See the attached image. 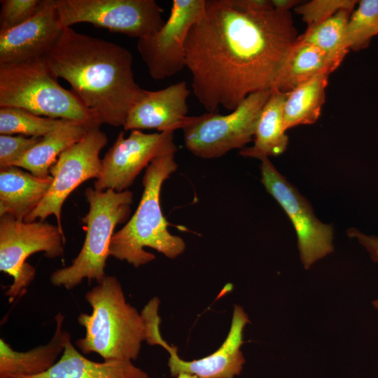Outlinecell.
I'll return each mask as SVG.
<instances>
[{
  "label": "cell",
  "mask_w": 378,
  "mask_h": 378,
  "mask_svg": "<svg viewBox=\"0 0 378 378\" xmlns=\"http://www.w3.org/2000/svg\"><path fill=\"white\" fill-rule=\"evenodd\" d=\"M85 196L89 210L81 219L85 225V238L78 255L70 265L57 269L50 276L55 286L71 290L84 279L99 283L106 276L109 245L117 225L126 222L130 215L133 193L129 190H98L88 187Z\"/></svg>",
  "instance_id": "8992f818"
},
{
  "label": "cell",
  "mask_w": 378,
  "mask_h": 378,
  "mask_svg": "<svg viewBox=\"0 0 378 378\" xmlns=\"http://www.w3.org/2000/svg\"><path fill=\"white\" fill-rule=\"evenodd\" d=\"M63 30L56 0H43L30 18L17 27L0 31V64L45 57L56 46Z\"/></svg>",
  "instance_id": "9a60e30c"
},
{
  "label": "cell",
  "mask_w": 378,
  "mask_h": 378,
  "mask_svg": "<svg viewBox=\"0 0 378 378\" xmlns=\"http://www.w3.org/2000/svg\"><path fill=\"white\" fill-rule=\"evenodd\" d=\"M348 234L350 237L357 238L370 253L372 259L374 262H378V237L364 234L355 228L349 229ZM373 304L376 308H378V299L373 302Z\"/></svg>",
  "instance_id": "f546056e"
},
{
  "label": "cell",
  "mask_w": 378,
  "mask_h": 378,
  "mask_svg": "<svg viewBox=\"0 0 378 378\" xmlns=\"http://www.w3.org/2000/svg\"><path fill=\"white\" fill-rule=\"evenodd\" d=\"M65 237L58 226L44 220L25 222L9 215L0 216V270L13 279L6 291L13 301L34 280L36 269L26 262L43 252L48 258L61 257Z\"/></svg>",
  "instance_id": "ba28073f"
},
{
  "label": "cell",
  "mask_w": 378,
  "mask_h": 378,
  "mask_svg": "<svg viewBox=\"0 0 378 378\" xmlns=\"http://www.w3.org/2000/svg\"><path fill=\"white\" fill-rule=\"evenodd\" d=\"M42 137L0 135V167L14 166Z\"/></svg>",
  "instance_id": "f1b7e54d"
},
{
  "label": "cell",
  "mask_w": 378,
  "mask_h": 378,
  "mask_svg": "<svg viewBox=\"0 0 378 378\" xmlns=\"http://www.w3.org/2000/svg\"><path fill=\"white\" fill-rule=\"evenodd\" d=\"M358 3L355 0H313L301 3L295 8V11L310 26L328 19L340 10H354Z\"/></svg>",
  "instance_id": "4316f807"
},
{
  "label": "cell",
  "mask_w": 378,
  "mask_h": 378,
  "mask_svg": "<svg viewBox=\"0 0 378 378\" xmlns=\"http://www.w3.org/2000/svg\"><path fill=\"white\" fill-rule=\"evenodd\" d=\"M64 317L61 312L55 316L56 328L51 340L26 351H18L0 339V378H21L39 375L48 371L62 354L71 335L62 329Z\"/></svg>",
  "instance_id": "e0dca14e"
},
{
  "label": "cell",
  "mask_w": 378,
  "mask_h": 378,
  "mask_svg": "<svg viewBox=\"0 0 378 378\" xmlns=\"http://www.w3.org/2000/svg\"><path fill=\"white\" fill-rule=\"evenodd\" d=\"M107 142V136L100 127H94L80 141L62 152L50 169L52 181L48 192L24 221L44 220L54 215L57 226L64 233L61 223L62 205L80 184L99 178L102 169L99 154Z\"/></svg>",
  "instance_id": "30bf717a"
},
{
  "label": "cell",
  "mask_w": 378,
  "mask_h": 378,
  "mask_svg": "<svg viewBox=\"0 0 378 378\" xmlns=\"http://www.w3.org/2000/svg\"><path fill=\"white\" fill-rule=\"evenodd\" d=\"M272 90L249 94L226 115L207 112L190 116L182 129L186 148L204 159L220 158L233 149H242L253 140L261 111Z\"/></svg>",
  "instance_id": "52a82bcc"
},
{
  "label": "cell",
  "mask_w": 378,
  "mask_h": 378,
  "mask_svg": "<svg viewBox=\"0 0 378 378\" xmlns=\"http://www.w3.org/2000/svg\"><path fill=\"white\" fill-rule=\"evenodd\" d=\"M174 132L144 133L132 130L127 137L120 132L102 159L101 176L94 182L98 190H128L136 176L157 156L178 150Z\"/></svg>",
  "instance_id": "5bb4252c"
},
{
  "label": "cell",
  "mask_w": 378,
  "mask_h": 378,
  "mask_svg": "<svg viewBox=\"0 0 378 378\" xmlns=\"http://www.w3.org/2000/svg\"><path fill=\"white\" fill-rule=\"evenodd\" d=\"M286 93L272 90L260 115L252 146L239 150L244 157L260 160L269 156L283 153L288 145V137L284 125V104Z\"/></svg>",
  "instance_id": "7402d4cb"
},
{
  "label": "cell",
  "mask_w": 378,
  "mask_h": 378,
  "mask_svg": "<svg viewBox=\"0 0 378 378\" xmlns=\"http://www.w3.org/2000/svg\"><path fill=\"white\" fill-rule=\"evenodd\" d=\"M290 11L251 12L232 0H205L185 44L192 89L207 112L234 111L249 94L271 90L297 39Z\"/></svg>",
  "instance_id": "6da1fadb"
},
{
  "label": "cell",
  "mask_w": 378,
  "mask_h": 378,
  "mask_svg": "<svg viewBox=\"0 0 378 378\" xmlns=\"http://www.w3.org/2000/svg\"><path fill=\"white\" fill-rule=\"evenodd\" d=\"M377 35H378V28H377Z\"/></svg>",
  "instance_id": "d6a6232c"
},
{
  "label": "cell",
  "mask_w": 378,
  "mask_h": 378,
  "mask_svg": "<svg viewBox=\"0 0 378 378\" xmlns=\"http://www.w3.org/2000/svg\"><path fill=\"white\" fill-rule=\"evenodd\" d=\"M89 129L83 123L64 120L59 126L42 136L14 166L24 169L37 177L46 178L50 176V169L59 155L80 141Z\"/></svg>",
  "instance_id": "44dd1931"
},
{
  "label": "cell",
  "mask_w": 378,
  "mask_h": 378,
  "mask_svg": "<svg viewBox=\"0 0 378 378\" xmlns=\"http://www.w3.org/2000/svg\"><path fill=\"white\" fill-rule=\"evenodd\" d=\"M271 2L275 10L288 12L290 8H295L302 1L298 0H271Z\"/></svg>",
  "instance_id": "1f68e13d"
},
{
  "label": "cell",
  "mask_w": 378,
  "mask_h": 378,
  "mask_svg": "<svg viewBox=\"0 0 378 378\" xmlns=\"http://www.w3.org/2000/svg\"><path fill=\"white\" fill-rule=\"evenodd\" d=\"M45 59L99 124L124 126L146 90L136 82L133 57L117 43L64 28Z\"/></svg>",
  "instance_id": "7a4b0ae2"
},
{
  "label": "cell",
  "mask_w": 378,
  "mask_h": 378,
  "mask_svg": "<svg viewBox=\"0 0 378 378\" xmlns=\"http://www.w3.org/2000/svg\"><path fill=\"white\" fill-rule=\"evenodd\" d=\"M175 153L161 154L146 168L139 206L126 224L113 234L109 245L110 256L139 267L155 258L153 253L145 251V247L152 248L169 258H175L184 252L186 243L183 238L168 230L160 204L162 186L178 168Z\"/></svg>",
  "instance_id": "3957f363"
},
{
  "label": "cell",
  "mask_w": 378,
  "mask_h": 378,
  "mask_svg": "<svg viewBox=\"0 0 378 378\" xmlns=\"http://www.w3.org/2000/svg\"><path fill=\"white\" fill-rule=\"evenodd\" d=\"M204 4L205 0H173L164 24L154 34L137 40V50L153 78L172 76L186 66L187 36L201 17Z\"/></svg>",
  "instance_id": "4fadbf2b"
},
{
  "label": "cell",
  "mask_w": 378,
  "mask_h": 378,
  "mask_svg": "<svg viewBox=\"0 0 378 378\" xmlns=\"http://www.w3.org/2000/svg\"><path fill=\"white\" fill-rule=\"evenodd\" d=\"M238 8L251 12H262L274 9L271 0H232Z\"/></svg>",
  "instance_id": "4dcf8cb0"
},
{
  "label": "cell",
  "mask_w": 378,
  "mask_h": 378,
  "mask_svg": "<svg viewBox=\"0 0 378 378\" xmlns=\"http://www.w3.org/2000/svg\"><path fill=\"white\" fill-rule=\"evenodd\" d=\"M21 378H149L148 374L129 360L95 362L83 356L73 345L71 337L59 359L39 375Z\"/></svg>",
  "instance_id": "d6986e66"
},
{
  "label": "cell",
  "mask_w": 378,
  "mask_h": 378,
  "mask_svg": "<svg viewBox=\"0 0 378 378\" xmlns=\"http://www.w3.org/2000/svg\"><path fill=\"white\" fill-rule=\"evenodd\" d=\"M52 178L37 177L20 167H0V216L24 220L48 192Z\"/></svg>",
  "instance_id": "ac0fdd59"
},
{
  "label": "cell",
  "mask_w": 378,
  "mask_h": 378,
  "mask_svg": "<svg viewBox=\"0 0 378 378\" xmlns=\"http://www.w3.org/2000/svg\"><path fill=\"white\" fill-rule=\"evenodd\" d=\"M338 66L321 50L297 38L282 60L272 90L287 93L318 74L330 75Z\"/></svg>",
  "instance_id": "ffe728a7"
},
{
  "label": "cell",
  "mask_w": 378,
  "mask_h": 378,
  "mask_svg": "<svg viewBox=\"0 0 378 378\" xmlns=\"http://www.w3.org/2000/svg\"><path fill=\"white\" fill-rule=\"evenodd\" d=\"M189 94L185 81L159 90H146L130 111L124 130L155 129L162 132L182 130L190 118L187 104Z\"/></svg>",
  "instance_id": "2e32d148"
},
{
  "label": "cell",
  "mask_w": 378,
  "mask_h": 378,
  "mask_svg": "<svg viewBox=\"0 0 378 378\" xmlns=\"http://www.w3.org/2000/svg\"><path fill=\"white\" fill-rule=\"evenodd\" d=\"M56 5L63 29L87 22L138 40L165 22L155 0H56Z\"/></svg>",
  "instance_id": "9c48e42d"
},
{
  "label": "cell",
  "mask_w": 378,
  "mask_h": 378,
  "mask_svg": "<svg viewBox=\"0 0 378 378\" xmlns=\"http://www.w3.org/2000/svg\"><path fill=\"white\" fill-rule=\"evenodd\" d=\"M43 0H1L0 31L10 29L34 15Z\"/></svg>",
  "instance_id": "83f0119b"
},
{
  "label": "cell",
  "mask_w": 378,
  "mask_h": 378,
  "mask_svg": "<svg viewBox=\"0 0 378 378\" xmlns=\"http://www.w3.org/2000/svg\"><path fill=\"white\" fill-rule=\"evenodd\" d=\"M260 160L262 183L292 222L302 262L309 269L333 251L332 227L316 218L308 201L276 170L268 158Z\"/></svg>",
  "instance_id": "7c38bea8"
},
{
  "label": "cell",
  "mask_w": 378,
  "mask_h": 378,
  "mask_svg": "<svg viewBox=\"0 0 378 378\" xmlns=\"http://www.w3.org/2000/svg\"><path fill=\"white\" fill-rule=\"evenodd\" d=\"M160 317L150 316L146 320V342L158 344L169 354L168 366L171 375L176 378H234L245 363L240 350L243 344V330L250 323L244 309L234 305L229 332L221 346L204 358L185 360L177 354L176 346H170L161 336Z\"/></svg>",
  "instance_id": "8fae6325"
},
{
  "label": "cell",
  "mask_w": 378,
  "mask_h": 378,
  "mask_svg": "<svg viewBox=\"0 0 378 378\" xmlns=\"http://www.w3.org/2000/svg\"><path fill=\"white\" fill-rule=\"evenodd\" d=\"M354 10L342 9L328 19L310 26L298 38L324 52L339 66L348 53L346 28Z\"/></svg>",
  "instance_id": "cb8c5ba5"
},
{
  "label": "cell",
  "mask_w": 378,
  "mask_h": 378,
  "mask_svg": "<svg viewBox=\"0 0 378 378\" xmlns=\"http://www.w3.org/2000/svg\"><path fill=\"white\" fill-rule=\"evenodd\" d=\"M22 108L40 116L100 127L78 97L64 89L45 57L0 64V108Z\"/></svg>",
  "instance_id": "5b68a950"
},
{
  "label": "cell",
  "mask_w": 378,
  "mask_h": 378,
  "mask_svg": "<svg viewBox=\"0 0 378 378\" xmlns=\"http://www.w3.org/2000/svg\"><path fill=\"white\" fill-rule=\"evenodd\" d=\"M378 28V0H361L353 11L346 28L347 43L350 50L366 48L377 36Z\"/></svg>",
  "instance_id": "484cf974"
},
{
  "label": "cell",
  "mask_w": 378,
  "mask_h": 378,
  "mask_svg": "<svg viewBox=\"0 0 378 378\" xmlns=\"http://www.w3.org/2000/svg\"><path fill=\"white\" fill-rule=\"evenodd\" d=\"M63 121V119L40 116L22 108H0V134L42 137Z\"/></svg>",
  "instance_id": "d4e9b609"
},
{
  "label": "cell",
  "mask_w": 378,
  "mask_h": 378,
  "mask_svg": "<svg viewBox=\"0 0 378 378\" xmlns=\"http://www.w3.org/2000/svg\"><path fill=\"white\" fill-rule=\"evenodd\" d=\"M328 77L329 74H318L286 93L283 109L286 130L318 120L325 103Z\"/></svg>",
  "instance_id": "603a6c76"
},
{
  "label": "cell",
  "mask_w": 378,
  "mask_h": 378,
  "mask_svg": "<svg viewBox=\"0 0 378 378\" xmlns=\"http://www.w3.org/2000/svg\"><path fill=\"white\" fill-rule=\"evenodd\" d=\"M92 313H80L78 323L85 336L76 345L85 354L96 353L104 360H135L146 340L144 318L127 302L122 286L114 276H105L86 292Z\"/></svg>",
  "instance_id": "277c9868"
}]
</instances>
